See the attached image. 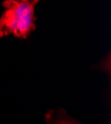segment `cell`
Segmentation results:
<instances>
[{
    "label": "cell",
    "instance_id": "2",
    "mask_svg": "<svg viewBox=\"0 0 111 124\" xmlns=\"http://www.w3.org/2000/svg\"><path fill=\"white\" fill-rule=\"evenodd\" d=\"M45 120L47 124H82L71 118L62 108L47 111Z\"/></svg>",
    "mask_w": 111,
    "mask_h": 124
},
{
    "label": "cell",
    "instance_id": "1",
    "mask_svg": "<svg viewBox=\"0 0 111 124\" xmlns=\"http://www.w3.org/2000/svg\"><path fill=\"white\" fill-rule=\"evenodd\" d=\"M37 0H6L0 17V38L14 36L26 39L36 29L35 6Z\"/></svg>",
    "mask_w": 111,
    "mask_h": 124
}]
</instances>
